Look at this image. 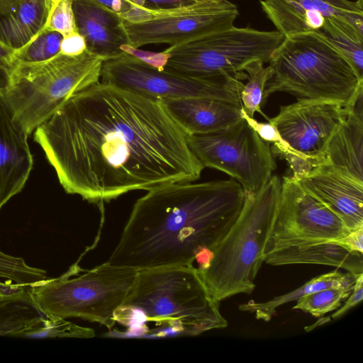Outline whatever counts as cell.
I'll list each match as a JSON object with an SVG mask.
<instances>
[{
    "label": "cell",
    "instance_id": "6da1fadb",
    "mask_svg": "<svg viewBox=\"0 0 363 363\" xmlns=\"http://www.w3.org/2000/svg\"><path fill=\"white\" fill-rule=\"evenodd\" d=\"M65 191L92 203L199 179L188 134L161 99L99 82L35 130Z\"/></svg>",
    "mask_w": 363,
    "mask_h": 363
},
{
    "label": "cell",
    "instance_id": "7a4b0ae2",
    "mask_svg": "<svg viewBox=\"0 0 363 363\" xmlns=\"http://www.w3.org/2000/svg\"><path fill=\"white\" fill-rule=\"evenodd\" d=\"M245 191L233 179L174 183L135 203L110 264L140 269L208 264L237 219Z\"/></svg>",
    "mask_w": 363,
    "mask_h": 363
},
{
    "label": "cell",
    "instance_id": "3957f363",
    "mask_svg": "<svg viewBox=\"0 0 363 363\" xmlns=\"http://www.w3.org/2000/svg\"><path fill=\"white\" fill-rule=\"evenodd\" d=\"M219 305L193 265L140 269L116 322L139 328L152 325L149 333L155 336L199 335L228 326Z\"/></svg>",
    "mask_w": 363,
    "mask_h": 363
},
{
    "label": "cell",
    "instance_id": "277c9868",
    "mask_svg": "<svg viewBox=\"0 0 363 363\" xmlns=\"http://www.w3.org/2000/svg\"><path fill=\"white\" fill-rule=\"evenodd\" d=\"M274 73L267 82L262 107L275 92L297 100L328 101L349 107L363 90L352 66L320 32L284 38L269 59Z\"/></svg>",
    "mask_w": 363,
    "mask_h": 363
},
{
    "label": "cell",
    "instance_id": "5b68a950",
    "mask_svg": "<svg viewBox=\"0 0 363 363\" xmlns=\"http://www.w3.org/2000/svg\"><path fill=\"white\" fill-rule=\"evenodd\" d=\"M281 179L272 175L257 191L245 194L242 208L228 233L216 246L207 265L199 269L218 301L238 294H251L264 262L279 203Z\"/></svg>",
    "mask_w": 363,
    "mask_h": 363
},
{
    "label": "cell",
    "instance_id": "8992f818",
    "mask_svg": "<svg viewBox=\"0 0 363 363\" xmlns=\"http://www.w3.org/2000/svg\"><path fill=\"white\" fill-rule=\"evenodd\" d=\"M104 61L86 50L78 55L60 52L42 63L16 65L3 92L16 118L30 135L72 94L99 82Z\"/></svg>",
    "mask_w": 363,
    "mask_h": 363
},
{
    "label": "cell",
    "instance_id": "52a82bcc",
    "mask_svg": "<svg viewBox=\"0 0 363 363\" xmlns=\"http://www.w3.org/2000/svg\"><path fill=\"white\" fill-rule=\"evenodd\" d=\"M138 275L137 269L106 262L74 278H70L69 272L57 278H46L33 284L29 291L47 316L82 318L111 330Z\"/></svg>",
    "mask_w": 363,
    "mask_h": 363
},
{
    "label": "cell",
    "instance_id": "ba28073f",
    "mask_svg": "<svg viewBox=\"0 0 363 363\" xmlns=\"http://www.w3.org/2000/svg\"><path fill=\"white\" fill-rule=\"evenodd\" d=\"M284 36L278 30L237 28L218 32L186 43L169 46L163 69L196 77L237 74L255 60L269 62Z\"/></svg>",
    "mask_w": 363,
    "mask_h": 363
},
{
    "label": "cell",
    "instance_id": "9c48e42d",
    "mask_svg": "<svg viewBox=\"0 0 363 363\" xmlns=\"http://www.w3.org/2000/svg\"><path fill=\"white\" fill-rule=\"evenodd\" d=\"M246 74L225 73L213 77H191L165 69L160 70L138 57L123 52L104 62L101 82L157 99L209 98L242 107L241 79Z\"/></svg>",
    "mask_w": 363,
    "mask_h": 363
},
{
    "label": "cell",
    "instance_id": "30bf717a",
    "mask_svg": "<svg viewBox=\"0 0 363 363\" xmlns=\"http://www.w3.org/2000/svg\"><path fill=\"white\" fill-rule=\"evenodd\" d=\"M188 143L204 167L230 175L245 194L259 191L277 168L269 144L243 118L220 131L188 135Z\"/></svg>",
    "mask_w": 363,
    "mask_h": 363
},
{
    "label": "cell",
    "instance_id": "8fae6325",
    "mask_svg": "<svg viewBox=\"0 0 363 363\" xmlns=\"http://www.w3.org/2000/svg\"><path fill=\"white\" fill-rule=\"evenodd\" d=\"M238 15L236 5L228 0H201L162 11L145 21H123L129 45L138 48L153 43L173 46L201 38L230 28Z\"/></svg>",
    "mask_w": 363,
    "mask_h": 363
},
{
    "label": "cell",
    "instance_id": "7c38bea8",
    "mask_svg": "<svg viewBox=\"0 0 363 363\" xmlns=\"http://www.w3.org/2000/svg\"><path fill=\"white\" fill-rule=\"evenodd\" d=\"M350 232L337 214L304 189L296 179L284 176L264 255L298 242L339 240Z\"/></svg>",
    "mask_w": 363,
    "mask_h": 363
},
{
    "label": "cell",
    "instance_id": "4fadbf2b",
    "mask_svg": "<svg viewBox=\"0 0 363 363\" xmlns=\"http://www.w3.org/2000/svg\"><path fill=\"white\" fill-rule=\"evenodd\" d=\"M347 111V108L333 101L297 100L281 106L278 114L269 118L298 158V180L327 163L328 143Z\"/></svg>",
    "mask_w": 363,
    "mask_h": 363
},
{
    "label": "cell",
    "instance_id": "5bb4252c",
    "mask_svg": "<svg viewBox=\"0 0 363 363\" xmlns=\"http://www.w3.org/2000/svg\"><path fill=\"white\" fill-rule=\"evenodd\" d=\"M262 10L284 37L318 32L328 18H340L363 32V0H261Z\"/></svg>",
    "mask_w": 363,
    "mask_h": 363
},
{
    "label": "cell",
    "instance_id": "9a60e30c",
    "mask_svg": "<svg viewBox=\"0 0 363 363\" xmlns=\"http://www.w3.org/2000/svg\"><path fill=\"white\" fill-rule=\"evenodd\" d=\"M28 135L0 89V210L21 191L33 169Z\"/></svg>",
    "mask_w": 363,
    "mask_h": 363
},
{
    "label": "cell",
    "instance_id": "2e32d148",
    "mask_svg": "<svg viewBox=\"0 0 363 363\" xmlns=\"http://www.w3.org/2000/svg\"><path fill=\"white\" fill-rule=\"evenodd\" d=\"M298 182L337 214L350 231L363 228V183L328 163L314 168Z\"/></svg>",
    "mask_w": 363,
    "mask_h": 363
},
{
    "label": "cell",
    "instance_id": "e0dca14e",
    "mask_svg": "<svg viewBox=\"0 0 363 363\" xmlns=\"http://www.w3.org/2000/svg\"><path fill=\"white\" fill-rule=\"evenodd\" d=\"M73 11L77 33L86 50L105 60L124 52L129 40L122 18L94 0H74Z\"/></svg>",
    "mask_w": 363,
    "mask_h": 363
},
{
    "label": "cell",
    "instance_id": "ac0fdd59",
    "mask_svg": "<svg viewBox=\"0 0 363 363\" xmlns=\"http://www.w3.org/2000/svg\"><path fill=\"white\" fill-rule=\"evenodd\" d=\"M177 122L188 135H203L226 129L242 120L240 106L209 98L162 100Z\"/></svg>",
    "mask_w": 363,
    "mask_h": 363
},
{
    "label": "cell",
    "instance_id": "d6986e66",
    "mask_svg": "<svg viewBox=\"0 0 363 363\" xmlns=\"http://www.w3.org/2000/svg\"><path fill=\"white\" fill-rule=\"evenodd\" d=\"M362 91L348 108L325 150L327 163L361 183H363Z\"/></svg>",
    "mask_w": 363,
    "mask_h": 363
},
{
    "label": "cell",
    "instance_id": "ffe728a7",
    "mask_svg": "<svg viewBox=\"0 0 363 363\" xmlns=\"http://www.w3.org/2000/svg\"><path fill=\"white\" fill-rule=\"evenodd\" d=\"M271 265L314 264L336 267L352 274L363 273V253L352 251L339 240L298 242L264 255Z\"/></svg>",
    "mask_w": 363,
    "mask_h": 363
},
{
    "label": "cell",
    "instance_id": "44dd1931",
    "mask_svg": "<svg viewBox=\"0 0 363 363\" xmlns=\"http://www.w3.org/2000/svg\"><path fill=\"white\" fill-rule=\"evenodd\" d=\"M56 0H0V40L16 50L46 26Z\"/></svg>",
    "mask_w": 363,
    "mask_h": 363
},
{
    "label": "cell",
    "instance_id": "7402d4cb",
    "mask_svg": "<svg viewBox=\"0 0 363 363\" xmlns=\"http://www.w3.org/2000/svg\"><path fill=\"white\" fill-rule=\"evenodd\" d=\"M359 274L350 272L342 273L338 270L316 277L296 289L278 296L265 302H256L250 300L239 305L238 309L255 313L258 320L269 321L281 306L314 292L330 288H353Z\"/></svg>",
    "mask_w": 363,
    "mask_h": 363
},
{
    "label": "cell",
    "instance_id": "603a6c76",
    "mask_svg": "<svg viewBox=\"0 0 363 363\" xmlns=\"http://www.w3.org/2000/svg\"><path fill=\"white\" fill-rule=\"evenodd\" d=\"M29 289L0 294V336L19 337L44 315Z\"/></svg>",
    "mask_w": 363,
    "mask_h": 363
},
{
    "label": "cell",
    "instance_id": "cb8c5ba5",
    "mask_svg": "<svg viewBox=\"0 0 363 363\" xmlns=\"http://www.w3.org/2000/svg\"><path fill=\"white\" fill-rule=\"evenodd\" d=\"M343 55L363 80V33L337 18L326 19L319 30Z\"/></svg>",
    "mask_w": 363,
    "mask_h": 363
},
{
    "label": "cell",
    "instance_id": "d4e9b609",
    "mask_svg": "<svg viewBox=\"0 0 363 363\" xmlns=\"http://www.w3.org/2000/svg\"><path fill=\"white\" fill-rule=\"evenodd\" d=\"M45 278V270L31 267L23 258L7 255L0 250V294L29 289Z\"/></svg>",
    "mask_w": 363,
    "mask_h": 363
},
{
    "label": "cell",
    "instance_id": "484cf974",
    "mask_svg": "<svg viewBox=\"0 0 363 363\" xmlns=\"http://www.w3.org/2000/svg\"><path fill=\"white\" fill-rule=\"evenodd\" d=\"M264 64L261 60H255L245 67L247 82L240 91V100L242 109L250 117L254 118L255 113H259L268 121L262 111V101L265 86L274 71L270 65L264 67Z\"/></svg>",
    "mask_w": 363,
    "mask_h": 363
},
{
    "label": "cell",
    "instance_id": "4316f807",
    "mask_svg": "<svg viewBox=\"0 0 363 363\" xmlns=\"http://www.w3.org/2000/svg\"><path fill=\"white\" fill-rule=\"evenodd\" d=\"M63 38L59 32L45 27L24 46L14 50L16 65H34L50 60L60 53Z\"/></svg>",
    "mask_w": 363,
    "mask_h": 363
},
{
    "label": "cell",
    "instance_id": "83f0119b",
    "mask_svg": "<svg viewBox=\"0 0 363 363\" xmlns=\"http://www.w3.org/2000/svg\"><path fill=\"white\" fill-rule=\"evenodd\" d=\"M95 336L94 330L82 327L64 318L43 315L30 329L21 334V337H79L91 338Z\"/></svg>",
    "mask_w": 363,
    "mask_h": 363
},
{
    "label": "cell",
    "instance_id": "f1b7e54d",
    "mask_svg": "<svg viewBox=\"0 0 363 363\" xmlns=\"http://www.w3.org/2000/svg\"><path fill=\"white\" fill-rule=\"evenodd\" d=\"M353 288H330L304 296L297 300L293 309H299L315 317L338 309Z\"/></svg>",
    "mask_w": 363,
    "mask_h": 363
},
{
    "label": "cell",
    "instance_id": "f546056e",
    "mask_svg": "<svg viewBox=\"0 0 363 363\" xmlns=\"http://www.w3.org/2000/svg\"><path fill=\"white\" fill-rule=\"evenodd\" d=\"M73 1L56 0L45 27L59 32L63 36L77 33Z\"/></svg>",
    "mask_w": 363,
    "mask_h": 363
},
{
    "label": "cell",
    "instance_id": "4dcf8cb0",
    "mask_svg": "<svg viewBox=\"0 0 363 363\" xmlns=\"http://www.w3.org/2000/svg\"><path fill=\"white\" fill-rule=\"evenodd\" d=\"M16 67L14 50L0 40V89L2 91L9 86Z\"/></svg>",
    "mask_w": 363,
    "mask_h": 363
},
{
    "label": "cell",
    "instance_id": "1f68e13d",
    "mask_svg": "<svg viewBox=\"0 0 363 363\" xmlns=\"http://www.w3.org/2000/svg\"><path fill=\"white\" fill-rule=\"evenodd\" d=\"M135 8L161 11L189 6L201 0H127Z\"/></svg>",
    "mask_w": 363,
    "mask_h": 363
},
{
    "label": "cell",
    "instance_id": "d6a6232c",
    "mask_svg": "<svg viewBox=\"0 0 363 363\" xmlns=\"http://www.w3.org/2000/svg\"><path fill=\"white\" fill-rule=\"evenodd\" d=\"M345 304L335 313H333L327 318L320 319L321 324H324L332 319H337L345 315L349 310L359 303L363 299V273L360 274L354 285L353 289L350 295L347 298Z\"/></svg>",
    "mask_w": 363,
    "mask_h": 363
},
{
    "label": "cell",
    "instance_id": "836d02e7",
    "mask_svg": "<svg viewBox=\"0 0 363 363\" xmlns=\"http://www.w3.org/2000/svg\"><path fill=\"white\" fill-rule=\"evenodd\" d=\"M122 49L125 52L138 57L140 60L160 70L164 69L168 58V54L163 51L160 52L143 51L130 45H124Z\"/></svg>",
    "mask_w": 363,
    "mask_h": 363
},
{
    "label": "cell",
    "instance_id": "e575fe53",
    "mask_svg": "<svg viewBox=\"0 0 363 363\" xmlns=\"http://www.w3.org/2000/svg\"><path fill=\"white\" fill-rule=\"evenodd\" d=\"M86 50L84 38L78 33L64 36L61 43L60 52L67 55H78Z\"/></svg>",
    "mask_w": 363,
    "mask_h": 363
},
{
    "label": "cell",
    "instance_id": "d590c367",
    "mask_svg": "<svg viewBox=\"0 0 363 363\" xmlns=\"http://www.w3.org/2000/svg\"><path fill=\"white\" fill-rule=\"evenodd\" d=\"M339 241L351 250L363 253V228L350 232Z\"/></svg>",
    "mask_w": 363,
    "mask_h": 363
},
{
    "label": "cell",
    "instance_id": "8d00e7d4",
    "mask_svg": "<svg viewBox=\"0 0 363 363\" xmlns=\"http://www.w3.org/2000/svg\"><path fill=\"white\" fill-rule=\"evenodd\" d=\"M105 8L117 13L121 18L135 9L127 0H94Z\"/></svg>",
    "mask_w": 363,
    "mask_h": 363
}]
</instances>
